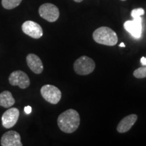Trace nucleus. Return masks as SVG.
I'll use <instances>...</instances> for the list:
<instances>
[{"instance_id":"nucleus-8","label":"nucleus","mask_w":146,"mask_h":146,"mask_svg":"<svg viewBox=\"0 0 146 146\" xmlns=\"http://www.w3.org/2000/svg\"><path fill=\"white\" fill-rule=\"evenodd\" d=\"M20 112L16 108H10L3 113L1 116V122L3 127L6 129L13 127L18 122Z\"/></svg>"},{"instance_id":"nucleus-11","label":"nucleus","mask_w":146,"mask_h":146,"mask_svg":"<svg viewBox=\"0 0 146 146\" xmlns=\"http://www.w3.org/2000/svg\"><path fill=\"white\" fill-rule=\"evenodd\" d=\"M27 63L29 68L35 74H41L43 70V64L39 57L34 54H29L27 56Z\"/></svg>"},{"instance_id":"nucleus-6","label":"nucleus","mask_w":146,"mask_h":146,"mask_svg":"<svg viewBox=\"0 0 146 146\" xmlns=\"http://www.w3.org/2000/svg\"><path fill=\"white\" fill-rule=\"evenodd\" d=\"M9 83L12 86H18L22 89L28 88L30 85V79L25 72L16 70L12 72L9 76Z\"/></svg>"},{"instance_id":"nucleus-7","label":"nucleus","mask_w":146,"mask_h":146,"mask_svg":"<svg viewBox=\"0 0 146 146\" xmlns=\"http://www.w3.org/2000/svg\"><path fill=\"white\" fill-rule=\"evenodd\" d=\"M23 33L33 39H39L43 36V32L41 27L34 21H27L22 25Z\"/></svg>"},{"instance_id":"nucleus-4","label":"nucleus","mask_w":146,"mask_h":146,"mask_svg":"<svg viewBox=\"0 0 146 146\" xmlns=\"http://www.w3.org/2000/svg\"><path fill=\"white\" fill-rule=\"evenodd\" d=\"M41 94L43 99L52 104H57L62 98L61 91L52 85H45L41 87Z\"/></svg>"},{"instance_id":"nucleus-1","label":"nucleus","mask_w":146,"mask_h":146,"mask_svg":"<svg viewBox=\"0 0 146 146\" xmlns=\"http://www.w3.org/2000/svg\"><path fill=\"white\" fill-rule=\"evenodd\" d=\"M79 114L75 110L69 109L59 115L58 118V127L66 133H72L77 130L80 125Z\"/></svg>"},{"instance_id":"nucleus-19","label":"nucleus","mask_w":146,"mask_h":146,"mask_svg":"<svg viewBox=\"0 0 146 146\" xmlns=\"http://www.w3.org/2000/svg\"><path fill=\"white\" fill-rule=\"evenodd\" d=\"M120 47H125V43H121L120 44V45H119Z\"/></svg>"},{"instance_id":"nucleus-15","label":"nucleus","mask_w":146,"mask_h":146,"mask_svg":"<svg viewBox=\"0 0 146 146\" xmlns=\"http://www.w3.org/2000/svg\"><path fill=\"white\" fill-rule=\"evenodd\" d=\"M133 75L137 78H143L146 77V66L136 69L133 72Z\"/></svg>"},{"instance_id":"nucleus-16","label":"nucleus","mask_w":146,"mask_h":146,"mask_svg":"<svg viewBox=\"0 0 146 146\" xmlns=\"http://www.w3.org/2000/svg\"><path fill=\"white\" fill-rule=\"evenodd\" d=\"M145 14V11L143 8H137V9H134L131 11V16L133 18L141 17V16L144 15Z\"/></svg>"},{"instance_id":"nucleus-21","label":"nucleus","mask_w":146,"mask_h":146,"mask_svg":"<svg viewBox=\"0 0 146 146\" xmlns=\"http://www.w3.org/2000/svg\"><path fill=\"white\" fill-rule=\"evenodd\" d=\"M120 1H126V0H120Z\"/></svg>"},{"instance_id":"nucleus-5","label":"nucleus","mask_w":146,"mask_h":146,"mask_svg":"<svg viewBox=\"0 0 146 146\" xmlns=\"http://www.w3.org/2000/svg\"><path fill=\"white\" fill-rule=\"evenodd\" d=\"M39 14L40 16L45 21L54 23L58 19L60 16V11L57 6L50 3L42 4L39 7Z\"/></svg>"},{"instance_id":"nucleus-12","label":"nucleus","mask_w":146,"mask_h":146,"mask_svg":"<svg viewBox=\"0 0 146 146\" xmlns=\"http://www.w3.org/2000/svg\"><path fill=\"white\" fill-rule=\"evenodd\" d=\"M137 120V116L136 114H130L125 116L120 121L117 126L118 133H124L127 132L131 129Z\"/></svg>"},{"instance_id":"nucleus-3","label":"nucleus","mask_w":146,"mask_h":146,"mask_svg":"<svg viewBox=\"0 0 146 146\" xmlns=\"http://www.w3.org/2000/svg\"><path fill=\"white\" fill-rule=\"evenodd\" d=\"M73 66L74 71L77 74L87 75L94 72L96 68V64L91 58L83 56L74 62Z\"/></svg>"},{"instance_id":"nucleus-18","label":"nucleus","mask_w":146,"mask_h":146,"mask_svg":"<svg viewBox=\"0 0 146 146\" xmlns=\"http://www.w3.org/2000/svg\"><path fill=\"white\" fill-rule=\"evenodd\" d=\"M141 63L143 66H146V58L142 57L141 58Z\"/></svg>"},{"instance_id":"nucleus-10","label":"nucleus","mask_w":146,"mask_h":146,"mask_svg":"<svg viewBox=\"0 0 146 146\" xmlns=\"http://www.w3.org/2000/svg\"><path fill=\"white\" fill-rule=\"evenodd\" d=\"M1 145L2 146H23L21 137L16 131H9L5 132L1 137Z\"/></svg>"},{"instance_id":"nucleus-17","label":"nucleus","mask_w":146,"mask_h":146,"mask_svg":"<svg viewBox=\"0 0 146 146\" xmlns=\"http://www.w3.org/2000/svg\"><path fill=\"white\" fill-rule=\"evenodd\" d=\"M31 111H32V108L31 106H27L25 107V112L26 114H31Z\"/></svg>"},{"instance_id":"nucleus-14","label":"nucleus","mask_w":146,"mask_h":146,"mask_svg":"<svg viewBox=\"0 0 146 146\" xmlns=\"http://www.w3.org/2000/svg\"><path fill=\"white\" fill-rule=\"evenodd\" d=\"M23 0H1V5L6 10H12L21 4Z\"/></svg>"},{"instance_id":"nucleus-13","label":"nucleus","mask_w":146,"mask_h":146,"mask_svg":"<svg viewBox=\"0 0 146 146\" xmlns=\"http://www.w3.org/2000/svg\"><path fill=\"white\" fill-rule=\"evenodd\" d=\"M15 104V100L9 91H4L0 94V106L5 108H11Z\"/></svg>"},{"instance_id":"nucleus-9","label":"nucleus","mask_w":146,"mask_h":146,"mask_svg":"<svg viewBox=\"0 0 146 146\" xmlns=\"http://www.w3.org/2000/svg\"><path fill=\"white\" fill-rule=\"evenodd\" d=\"M124 28L133 37L139 39L142 33V18L138 17L133 18V21H127L124 23Z\"/></svg>"},{"instance_id":"nucleus-20","label":"nucleus","mask_w":146,"mask_h":146,"mask_svg":"<svg viewBox=\"0 0 146 146\" xmlns=\"http://www.w3.org/2000/svg\"><path fill=\"white\" fill-rule=\"evenodd\" d=\"M74 1H76V2L80 3V2H81V1H83V0H74Z\"/></svg>"},{"instance_id":"nucleus-2","label":"nucleus","mask_w":146,"mask_h":146,"mask_svg":"<svg viewBox=\"0 0 146 146\" xmlns=\"http://www.w3.org/2000/svg\"><path fill=\"white\" fill-rule=\"evenodd\" d=\"M93 38L96 43L108 46H114L118 42L117 35L112 29L107 27L97 29L93 33Z\"/></svg>"}]
</instances>
